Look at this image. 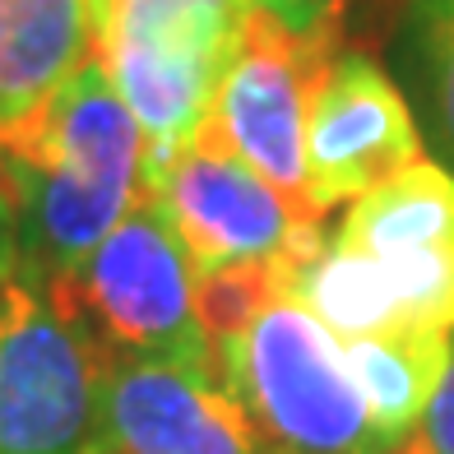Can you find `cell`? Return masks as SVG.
Listing matches in <instances>:
<instances>
[{
    "instance_id": "6da1fadb",
    "label": "cell",
    "mask_w": 454,
    "mask_h": 454,
    "mask_svg": "<svg viewBox=\"0 0 454 454\" xmlns=\"http://www.w3.org/2000/svg\"><path fill=\"white\" fill-rule=\"evenodd\" d=\"M0 185L14 270L37 283H66L144 200V130L98 60L0 135Z\"/></svg>"
},
{
    "instance_id": "7a4b0ae2",
    "label": "cell",
    "mask_w": 454,
    "mask_h": 454,
    "mask_svg": "<svg viewBox=\"0 0 454 454\" xmlns=\"http://www.w3.org/2000/svg\"><path fill=\"white\" fill-rule=\"evenodd\" d=\"M246 14V0H89L93 60L144 130V195L209 126Z\"/></svg>"
},
{
    "instance_id": "3957f363",
    "label": "cell",
    "mask_w": 454,
    "mask_h": 454,
    "mask_svg": "<svg viewBox=\"0 0 454 454\" xmlns=\"http://www.w3.org/2000/svg\"><path fill=\"white\" fill-rule=\"evenodd\" d=\"M227 380L278 454H389L353 380L343 343L306 311L297 293L274 297L218 353Z\"/></svg>"
},
{
    "instance_id": "277c9868",
    "label": "cell",
    "mask_w": 454,
    "mask_h": 454,
    "mask_svg": "<svg viewBox=\"0 0 454 454\" xmlns=\"http://www.w3.org/2000/svg\"><path fill=\"white\" fill-rule=\"evenodd\" d=\"M107 348L56 283L0 287V454H93Z\"/></svg>"
},
{
    "instance_id": "5b68a950",
    "label": "cell",
    "mask_w": 454,
    "mask_h": 454,
    "mask_svg": "<svg viewBox=\"0 0 454 454\" xmlns=\"http://www.w3.org/2000/svg\"><path fill=\"white\" fill-rule=\"evenodd\" d=\"M200 270L168 209L144 195L79 270L56 283L107 357H172L223 366L195 311Z\"/></svg>"
},
{
    "instance_id": "8992f818",
    "label": "cell",
    "mask_w": 454,
    "mask_h": 454,
    "mask_svg": "<svg viewBox=\"0 0 454 454\" xmlns=\"http://www.w3.org/2000/svg\"><path fill=\"white\" fill-rule=\"evenodd\" d=\"M334 241L366 255L399 334H454V172L445 162L418 158L353 200Z\"/></svg>"
},
{
    "instance_id": "52a82bcc",
    "label": "cell",
    "mask_w": 454,
    "mask_h": 454,
    "mask_svg": "<svg viewBox=\"0 0 454 454\" xmlns=\"http://www.w3.org/2000/svg\"><path fill=\"white\" fill-rule=\"evenodd\" d=\"M334 51L339 47L301 43L251 10L209 116L227 149L270 181L306 223H325L306 185V107Z\"/></svg>"
},
{
    "instance_id": "ba28073f",
    "label": "cell",
    "mask_w": 454,
    "mask_h": 454,
    "mask_svg": "<svg viewBox=\"0 0 454 454\" xmlns=\"http://www.w3.org/2000/svg\"><path fill=\"white\" fill-rule=\"evenodd\" d=\"M149 195L168 209L200 274L241 260H287L301 270L325 246V227L306 223L270 181L246 168L214 126L200 130Z\"/></svg>"
},
{
    "instance_id": "9c48e42d",
    "label": "cell",
    "mask_w": 454,
    "mask_h": 454,
    "mask_svg": "<svg viewBox=\"0 0 454 454\" xmlns=\"http://www.w3.org/2000/svg\"><path fill=\"white\" fill-rule=\"evenodd\" d=\"M93 454H278L223 366L107 357Z\"/></svg>"
},
{
    "instance_id": "30bf717a",
    "label": "cell",
    "mask_w": 454,
    "mask_h": 454,
    "mask_svg": "<svg viewBox=\"0 0 454 454\" xmlns=\"http://www.w3.org/2000/svg\"><path fill=\"white\" fill-rule=\"evenodd\" d=\"M422 158L403 89L366 51H334L306 107V185L320 214L353 204Z\"/></svg>"
},
{
    "instance_id": "8fae6325",
    "label": "cell",
    "mask_w": 454,
    "mask_h": 454,
    "mask_svg": "<svg viewBox=\"0 0 454 454\" xmlns=\"http://www.w3.org/2000/svg\"><path fill=\"white\" fill-rule=\"evenodd\" d=\"M93 60L89 0H0V135Z\"/></svg>"
},
{
    "instance_id": "7c38bea8",
    "label": "cell",
    "mask_w": 454,
    "mask_h": 454,
    "mask_svg": "<svg viewBox=\"0 0 454 454\" xmlns=\"http://www.w3.org/2000/svg\"><path fill=\"white\" fill-rule=\"evenodd\" d=\"M450 339H348L343 357L353 366V380L371 408V418L380 422L389 441H408L422 427L427 403L441 385Z\"/></svg>"
},
{
    "instance_id": "4fadbf2b",
    "label": "cell",
    "mask_w": 454,
    "mask_h": 454,
    "mask_svg": "<svg viewBox=\"0 0 454 454\" xmlns=\"http://www.w3.org/2000/svg\"><path fill=\"white\" fill-rule=\"evenodd\" d=\"M403 60L412 89L422 93L427 126L454 162V0H408Z\"/></svg>"
},
{
    "instance_id": "5bb4252c",
    "label": "cell",
    "mask_w": 454,
    "mask_h": 454,
    "mask_svg": "<svg viewBox=\"0 0 454 454\" xmlns=\"http://www.w3.org/2000/svg\"><path fill=\"white\" fill-rule=\"evenodd\" d=\"M293 278H297V264H287V260H241V264H223V270L200 274L195 311H200L204 339L214 343V353L237 343L246 334V325L274 297L293 293Z\"/></svg>"
},
{
    "instance_id": "9a60e30c",
    "label": "cell",
    "mask_w": 454,
    "mask_h": 454,
    "mask_svg": "<svg viewBox=\"0 0 454 454\" xmlns=\"http://www.w3.org/2000/svg\"><path fill=\"white\" fill-rule=\"evenodd\" d=\"M246 5L264 19H274L283 33L301 37V43L339 47V33H343V19L353 0H246Z\"/></svg>"
},
{
    "instance_id": "2e32d148",
    "label": "cell",
    "mask_w": 454,
    "mask_h": 454,
    "mask_svg": "<svg viewBox=\"0 0 454 454\" xmlns=\"http://www.w3.org/2000/svg\"><path fill=\"white\" fill-rule=\"evenodd\" d=\"M418 436L427 441L431 454H454V334H450L441 385H436V395H431V403H427V418L418 427Z\"/></svg>"
},
{
    "instance_id": "e0dca14e",
    "label": "cell",
    "mask_w": 454,
    "mask_h": 454,
    "mask_svg": "<svg viewBox=\"0 0 454 454\" xmlns=\"http://www.w3.org/2000/svg\"><path fill=\"white\" fill-rule=\"evenodd\" d=\"M14 278V209H10V195L0 185V287Z\"/></svg>"
},
{
    "instance_id": "ac0fdd59",
    "label": "cell",
    "mask_w": 454,
    "mask_h": 454,
    "mask_svg": "<svg viewBox=\"0 0 454 454\" xmlns=\"http://www.w3.org/2000/svg\"><path fill=\"white\" fill-rule=\"evenodd\" d=\"M389 454H431V450H427V441L418 436V431H412V436H408V441H399Z\"/></svg>"
}]
</instances>
